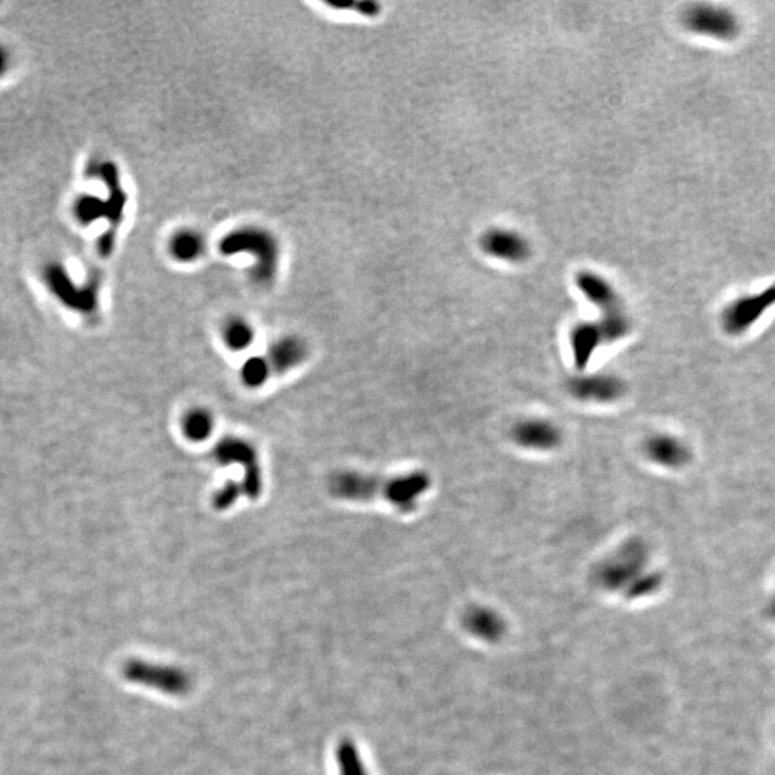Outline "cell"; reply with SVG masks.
Instances as JSON below:
<instances>
[{
    "label": "cell",
    "instance_id": "1",
    "mask_svg": "<svg viewBox=\"0 0 775 775\" xmlns=\"http://www.w3.org/2000/svg\"><path fill=\"white\" fill-rule=\"evenodd\" d=\"M431 477L425 471L395 477L369 476L356 471H339L329 478V493L338 500H384L402 513H411L418 507L421 497L431 488Z\"/></svg>",
    "mask_w": 775,
    "mask_h": 775
},
{
    "label": "cell",
    "instance_id": "2",
    "mask_svg": "<svg viewBox=\"0 0 775 775\" xmlns=\"http://www.w3.org/2000/svg\"><path fill=\"white\" fill-rule=\"evenodd\" d=\"M220 252L226 256L249 252L256 259L253 277L260 285H269L276 277L277 266H279V246L275 237L266 230L256 229V227L234 230L223 237L220 242Z\"/></svg>",
    "mask_w": 775,
    "mask_h": 775
},
{
    "label": "cell",
    "instance_id": "3",
    "mask_svg": "<svg viewBox=\"0 0 775 775\" xmlns=\"http://www.w3.org/2000/svg\"><path fill=\"white\" fill-rule=\"evenodd\" d=\"M648 549L641 540H628L595 569L596 583L609 592H623L645 575Z\"/></svg>",
    "mask_w": 775,
    "mask_h": 775
},
{
    "label": "cell",
    "instance_id": "4",
    "mask_svg": "<svg viewBox=\"0 0 775 775\" xmlns=\"http://www.w3.org/2000/svg\"><path fill=\"white\" fill-rule=\"evenodd\" d=\"M122 675L131 684L151 688L170 697H184L193 688V681L184 669L141 659L128 661L122 669Z\"/></svg>",
    "mask_w": 775,
    "mask_h": 775
},
{
    "label": "cell",
    "instance_id": "5",
    "mask_svg": "<svg viewBox=\"0 0 775 775\" xmlns=\"http://www.w3.org/2000/svg\"><path fill=\"white\" fill-rule=\"evenodd\" d=\"M214 460L220 464L237 463L244 468L242 487L244 493L250 499H257L262 493V470H260L259 457L253 445L240 440V438H224L217 444L213 451Z\"/></svg>",
    "mask_w": 775,
    "mask_h": 775
},
{
    "label": "cell",
    "instance_id": "6",
    "mask_svg": "<svg viewBox=\"0 0 775 775\" xmlns=\"http://www.w3.org/2000/svg\"><path fill=\"white\" fill-rule=\"evenodd\" d=\"M44 279L51 292L68 308L84 313L92 312L97 308V285L95 283L88 286L75 285L62 263H48L44 269Z\"/></svg>",
    "mask_w": 775,
    "mask_h": 775
},
{
    "label": "cell",
    "instance_id": "7",
    "mask_svg": "<svg viewBox=\"0 0 775 775\" xmlns=\"http://www.w3.org/2000/svg\"><path fill=\"white\" fill-rule=\"evenodd\" d=\"M511 440L524 450L549 453L563 443V431L556 422L546 418H524L513 425Z\"/></svg>",
    "mask_w": 775,
    "mask_h": 775
},
{
    "label": "cell",
    "instance_id": "8",
    "mask_svg": "<svg viewBox=\"0 0 775 775\" xmlns=\"http://www.w3.org/2000/svg\"><path fill=\"white\" fill-rule=\"evenodd\" d=\"M569 394L577 401L610 404L625 394L622 379L610 374L577 375L567 384Z\"/></svg>",
    "mask_w": 775,
    "mask_h": 775
},
{
    "label": "cell",
    "instance_id": "9",
    "mask_svg": "<svg viewBox=\"0 0 775 775\" xmlns=\"http://www.w3.org/2000/svg\"><path fill=\"white\" fill-rule=\"evenodd\" d=\"M685 25L697 34L714 36L730 41L740 32L737 19L732 13L712 6H697L685 15Z\"/></svg>",
    "mask_w": 775,
    "mask_h": 775
},
{
    "label": "cell",
    "instance_id": "10",
    "mask_svg": "<svg viewBox=\"0 0 775 775\" xmlns=\"http://www.w3.org/2000/svg\"><path fill=\"white\" fill-rule=\"evenodd\" d=\"M775 303V285L750 298H742L725 310L724 323L728 332L738 333L751 325Z\"/></svg>",
    "mask_w": 775,
    "mask_h": 775
},
{
    "label": "cell",
    "instance_id": "11",
    "mask_svg": "<svg viewBox=\"0 0 775 775\" xmlns=\"http://www.w3.org/2000/svg\"><path fill=\"white\" fill-rule=\"evenodd\" d=\"M481 247L487 255L507 262H523L530 256L529 243L509 230H490L481 239Z\"/></svg>",
    "mask_w": 775,
    "mask_h": 775
},
{
    "label": "cell",
    "instance_id": "12",
    "mask_svg": "<svg viewBox=\"0 0 775 775\" xmlns=\"http://www.w3.org/2000/svg\"><path fill=\"white\" fill-rule=\"evenodd\" d=\"M89 176L100 177L108 187L107 220L112 226H118L124 216L127 194L120 184V173L114 163L92 164L88 171Z\"/></svg>",
    "mask_w": 775,
    "mask_h": 775
},
{
    "label": "cell",
    "instance_id": "13",
    "mask_svg": "<svg viewBox=\"0 0 775 775\" xmlns=\"http://www.w3.org/2000/svg\"><path fill=\"white\" fill-rule=\"evenodd\" d=\"M464 626L474 638L484 642H497L506 632V623L496 610L486 606H474L464 616Z\"/></svg>",
    "mask_w": 775,
    "mask_h": 775
},
{
    "label": "cell",
    "instance_id": "14",
    "mask_svg": "<svg viewBox=\"0 0 775 775\" xmlns=\"http://www.w3.org/2000/svg\"><path fill=\"white\" fill-rule=\"evenodd\" d=\"M308 356V348L298 338L280 339L269 349L265 358L270 374L280 375L295 369Z\"/></svg>",
    "mask_w": 775,
    "mask_h": 775
},
{
    "label": "cell",
    "instance_id": "15",
    "mask_svg": "<svg viewBox=\"0 0 775 775\" xmlns=\"http://www.w3.org/2000/svg\"><path fill=\"white\" fill-rule=\"evenodd\" d=\"M576 282L577 288L582 290L583 295H585L590 302L599 306L602 312L622 308V303H620L616 290L613 289L605 279L595 275V273H579Z\"/></svg>",
    "mask_w": 775,
    "mask_h": 775
},
{
    "label": "cell",
    "instance_id": "16",
    "mask_svg": "<svg viewBox=\"0 0 775 775\" xmlns=\"http://www.w3.org/2000/svg\"><path fill=\"white\" fill-rule=\"evenodd\" d=\"M570 345L577 369H585L596 349L603 345L598 325L592 322L576 325L570 336Z\"/></svg>",
    "mask_w": 775,
    "mask_h": 775
},
{
    "label": "cell",
    "instance_id": "17",
    "mask_svg": "<svg viewBox=\"0 0 775 775\" xmlns=\"http://www.w3.org/2000/svg\"><path fill=\"white\" fill-rule=\"evenodd\" d=\"M645 453L649 460L664 467H676L684 463V447L666 435H655L645 443Z\"/></svg>",
    "mask_w": 775,
    "mask_h": 775
},
{
    "label": "cell",
    "instance_id": "18",
    "mask_svg": "<svg viewBox=\"0 0 775 775\" xmlns=\"http://www.w3.org/2000/svg\"><path fill=\"white\" fill-rule=\"evenodd\" d=\"M170 252L178 262H194L203 255V237L194 230H180L171 239Z\"/></svg>",
    "mask_w": 775,
    "mask_h": 775
},
{
    "label": "cell",
    "instance_id": "19",
    "mask_svg": "<svg viewBox=\"0 0 775 775\" xmlns=\"http://www.w3.org/2000/svg\"><path fill=\"white\" fill-rule=\"evenodd\" d=\"M336 764L339 775H368L366 765L352 740H342L336 747Z\"/></svg>",
    "mask_w": 775,
    "mask_h": 775
},
{
    "label": "cell",
    "instance_id": "20",
    "mask_svg": "<svg viewBox=\"0 0 775 775\" xmlns=\"http://www.w3.org/2000/svg\"><path fill=\"white\" fill-rule=\"evenodd\" d=\"M214 430V418L209 411L203 408H196L187 412L183 420V431L186 437L191 441L207 440Z\"/></svg>",
    "mask_w": 775,
    "mask_h": 775
},
{
    "label": "cell",
    "instance_id": "21",
    "mask_svg": "<svg viewBox=\"0 0 775 775\" xmlns=\"http://www.w3.org/2000/svg\"><path fill=\"white\" fill-rule=\"evenodd\" d=\"M255 338V331L252 326L240 318H233L227 321L223 328V339L227 348L233 351H243L249 348Z\"/></svg>",
    "mask_w": 775,
    "mask_h": 775
},
{
    "label": "cell",
    "instance_id": "22",
    "mask_svg": "<svg viewBox=\"0 0 775 775\" xmlns=\"http://www.w3.org/2000/svg\"><path fill=\"white\" fill-rule=\"evenodd\" d=\"M74 216L82 226H89L101 217H107V200L92 194H84L78 197L74 203Z\"/></svg>",
    "mask_w": 775,
    "mask_h": 775
},
{
    "label": "cell",
    "instance_id": "23",
    "mask_svg": "<svg viewBox=\"0 0 775 775\" xmlns=\"http://www.w3.org/2000/svg\"><path fill=\"white\" fill-rule=\"evenodd\" d=\"M270 377H272V374H270L269 366H267L263 356L249 359V361L243 365L242 379L247 387H262Z\"/></svg>",
    "mask_w": 775,
    "mask_h": 775
},
{
    "label": "cell",
    "instance_id": "24",
    "mask_svg": "<svg viewBox=\"0 0 775 775\" xmlns=\"http://www.w3.org/2000/svg\"><path fill=\"white\" fill-rule=\"evenodd\" d=\"M240 493H242V484L229 481V483H227L226 486L222 488V490H219L216 494H214V507L219 510L229 509V507L233 506L234 501L239 499Z\"/></svg>",
    "mask_w": 775,
    "mask_h": 775
},
{
    "label": "cell",
    "instance_id": "25",
    "mask_svg": "<svg viewBox=\"0 0 775 775\" xmlns=\"http://www.w3.org/2000/svg\"><path fill=\"white\" fill-rule=\"evenodd\" d=\"M12 65V55L5 45L0 44V78L8 74Z\"/></svg>",
    "mask_w": 775,
    "mask_h": 775
},
{
    "label": "cell",
    "instance_id": "26",
    "mask_svg": "<svg viewBox=\"0 0 775 775\" xmlns=\"http://www.w3.org/2000/svg\"><path fill=\"white\" fill-rule=\"evenodd\" d=\"M767 615L768 618L773 619L775 622V596L771 599V602L768 603Z\"/></svg>",
    "mask_w": 775,
    "mask_h": 775
}]
</instances>
